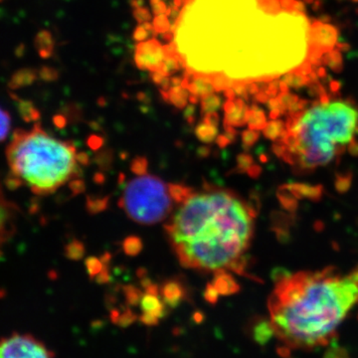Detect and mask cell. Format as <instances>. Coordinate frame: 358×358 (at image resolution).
I'll use <instances>...</instances> for the list:
<instances>
[{
  "mask_svg": "<svg viewBox=\"0 0 358 358\" xmlns=\"http://www.w3.org/2000/svg\"><path fill=\"white\" fill-rule=\"evenodd\" d=\"M317 74L319 78H322V79H324V78H327V70L324 69V67H320L319 69L317 70Z\"/></svg>",
  "mask_w": 358,
  "mask_h": 358,
  "instance_id": "obj_59",
  "label": "cell"
},
{
  "mask_svg": "<svg viewBox=\"0 0 358 358\" xmlns=\"http://www.w3.org/2000/svg\"><path fill=\"white\" fill-rule=\"evenodd\" d=\"M54 124H56V127H58L59 129L65 128L66 124H67V119L62 115H57L54 117Z\"/></svg>",
  "mask_w": 358,
  "mask_h": 358,
  "instance_id": "obj_46",
  "label": "cell"
},
{
  "mask_svg": "<svg viewBox=\"0 0 358 358\" xmlns=\"http://www.w3.org/2000/svg\"><path fill=\"white\" fill-rule=\"evenodd\" d=\"M76 154L72 143L53 138L39 124L29 131L16 129L6 148L9 183L37 195L51 194L75 178Z\"/></svg>",
  "mask_w": 358,
  "mask_h": 358,
  "instance_id": "obj_5",
  "label": "cell"
},
{
  "mask_svg": "<svg viewBox=\"0 0 358 358\" xmlns=\"http://www.w3.org/2000/svg\"><path fill=\"white\" fill-rule=\"evenodd\" d=\"M338 30L334 26L322 21H313L310 26V51L326 54L336 48L338 43Z\"/></svg>",
  "mask_w": 358,
  "mask_h": 358,
  "instance_id": "obj_9",
  "label": "cell"
},
{
  "mask_svg": "<svg viewBox=\"0 0 358 358\" xmlns=\"http://www.w3.org/2000/svg\"><path fill=\"white\" fill-rule=\"evenodd\" d=\"M350 45L346 43H336V49L338 51H348L350 50Z\"/></svg>",
  "mask_w": 358,
  "mask_h": 358,
  "instance_id": "obj_56",
  "label": "cell"
},
{
  "mask_svg": "<svg viewBox=\"0 0 358 358\" xmlns=\"http://www.w3.org/2000/svg\"><path fill=\"white\" fill-rule=\"evenodd\" d=\"M294 1H296V0H280L281 8L282 10L292 13V11H294Z\"/></svg>",
  "mask_w": 358,
  "mask_h": 358,
  "instance_id": "obj_44",
  "label": "cell"
},
{
  "mask_svg": "<svg viewBox=\"0 0 358 358\" xmlns=\"http://www.w3.org/2000/svg\"><path fill=\"white\" fill-rule=\"evenodd\" d=\"M86 253L85 245L79 240H73L69 244L66 245L65 256L73 261H79L83 259Z\"/></svg>",
  "mask_w": 358,
  "mask_h": 358,
  "instance_id": "obj_25",
  "label": "cell"
},
{
  "mask_svg": "<svg viewBox=\"0 0 358 358\" xmlns=\"http://www.w3.org/2000/svg\"><path fill=\"white\" fill-rule=\"evenodd\" d=\"M195 136L201 143H212L215 138H217L218 128L210 126L206 122H201L199 126L195 128Z\"/></svg>",
  "mask_w": 358,
  "mask_h": 358,
  "instance_id": "obj_20",
  "label": "cell"
},
{
  "mask_svg": "<svg viewBox=\"0 0 358 358\" xmlns=\"http://www.w3.org/2000/svg\"><path fill=\"white\" fill-rule=\"evenodd\" d=\"M89 148H91L94 152H96V150H100L101 148L103 145V138L102 136H96V134H92V136H89L88 141Z\"/></svg>",
  "mask_w": 358,
  "mask_h": 358,
  "instance_id": "obj_38",
  "label": "cell"
},
{
  "mask_svg": "<svg viewBox=\"0 0 358 358\" xmlns=\"http://www.w3.org/2000/svg\"><path fill=\"white\" fill-rule=\"evenodd\" d=\"M152 25H154L155 33H162V34L169 31L171 28V21L166 14L155 16L152 21Z\"/></svg>",
  "mask_w": 358,
  "mask_h": 358,
  "instance_id": "obj_32",
  "label": "cell"
},
{
  "mask_svg": "<svg viewBox=\"0 0 358 358\" xmlns=\"http://www.w3.org/2000/svg\"><path fill=\"white\" fill-rule=\"evenodd\" d=\"M157 34L155 31L154 25L150 24V22L143 23L138 24V27L134 29L133 38L134 41L143 42L152 38V35Z\"/></svg>",
  "mask_w": 358,
  "mask_h": 358,
  "instance_id": "obj_26",
  "label": "cell"
},
{
  "mask_svg": "<svg viewBox=\"0 0 358 358\" xmlns=\"http://www.w3.org/2000/svg\"><path fill=\"white\" fill-rule=\"evenodd\" d=\"M152 284V280L150 279V278L145 277L143 278V279H141V286L143 287V288L147 289L148 287H150V285Z\"/></svg>",
  "mask_w": 358,
  "mask_h": 358,
  "instance_id": "obj_54",
  "label": "cell"
},
{
  "mask_svg": "<svg viewBox=\"0 0 358 358\" xmlns=\"http://www.w3.org/2000/svg\"><path fill=\"white\" fill-rule=\"evenodd\" d=\"M303 1L307 2V3H313V0H303Z\"/></svg>",
  "mask_w": 358,
  "mask_h": 358,
  "instance_id": "obj_61",
  "label": "cell"
},
{
  "mask_svg": "<svg viewBox=\"0 0 358 358\" xmlns=\"http://www.w3.org/2000/svg\"><path fill=\"white\" fill-rule=\"evenodd\" d=\"M35 48L43 59L50 58L53 54L54 48H55V42H54L53 36L50 32L47 30H42L36 35L34 41Z\"/></svg>",
  "mask_w": 358,
  "mask_h": 358,
  "instance_id": "obj_17",
  "label": "cell"
},
{
  "mask_svg": "<svg viewBox=\"0 0 358 358\" xmlns=\"http://www.w3.org/2000/svg\"><path fill=\"white\" fill-rule=\"evenodd\" d=\"M129 3H131L133 9L138 8V7L143 6V0H131Z\"/></svg>",
  "mask_w": 358,
  "mask_h": 358,
  "instance_id": "obj_58",
  "label": "cell"
},
{
  "mask_svg": "<svg viewBox=\"0 0 358 358\" xmlns=\"http://www.w3.org/2000/svg\"><path fill=\"white\" fill-rule=\"evenodd\" d=\"M39 76L46 82H53L58 80V71L51 67H43L39 72Z\"/></svg>",
  "mask_w": 358,
  "mask_h": 358,
  "instance_id": "obj_35",
  "label": "cell"
},
{
  "mask_svg": "<svg viewBox=\"0 0 358 358\" xmlns=\"http://www.w3.org/2000/svg\"><path fill=\"white\" fill-rule=\"evenodd\" d=\"M257 136H258V134L254 133V131H244L243 136H242V138H243L245 145H251V143H253V141H255Z\"/></svg>",
  "mask_w": 358,
  "mask_h": 358,
  "instance_id": "obj_43",
  "label": "cell"
},
{
  "mask_svg": "<svg viewBox=\"0 0 358 358\" xmlns=\"http://www.w3.org/2000/svg\"><path fill=\"white\" fill-rule=\"evenodd\" d=\"M195 113H196V108L193 103L186 106L185 110H183V117L186 122L189 124H193L195 122Z\"/></svg>",
  "mask_w": 358,
  "mask_h": 358,
  "instance_id": "obj_40",
  "label": "cell"
},
{
  "mask_svg": "<svg viewBox=\"0 0 358 358\" xmlns=\"http://www.w3.org/2000/svg\"><path fill=\"white\" fill-rule=\"evenodd\" d=\"M202 122H206V124H210V126L218 128L219 122H220V117H219L217 112L207 113V114L203 115V120H202Z\"/></svg>",
  "mask_w": 358,
  "mask_h": 358,
  "instance_id": "obj_41",
  "label": "cell"
},
{
  "mask_svg": "<svg viewBox=\"0 0 358 358\" xmlns=\"http://www.w3.org/2000/svg\"><path fill=\"white\" fill-rule=\"evenodd\" d=\"M133 15L134 20L138 24H143V23L150 22L152 20V13L150 9L145 6L138 7V8H134Z\"/></svg>",
  "mask_w": 358,
  "mask_h": 358,
  "instance_id": "obj_33",
  "label": "cell"
},
{
  "mask_svg": "<svg viewBox=\"0 0 358 358\" xmlns=\"http://www.w3.org/2000/svg\"><path fill=\"white\" fill-rule=\"evenodd\" d=\"M294 11H296V13H305V3H303V1H301V0H296V1H294Z\"/></svg>",
  "mask_w": 358,
  "mask_h": 358,
  "instance_id": "obj_48",
  "label": "cell"
},
{
  "mask_svg": "<svg viewBox=\"0 0 358 358\" xmlns=\"http://www.w3.org/2000/svg\"><path fill=\"white\" fill-rule=\"evenodd\" d=\"M230 141V138L226 134H220L216 138V143H217L219 148H223L229 145Z\"/></svg>",
  "mask_w": 358,
  "mask_h": 358,
  "instance_id": "obj_45",
  "label": "cell"
},
{
  "mask_svg": "<svg viewBox=\"0 0 358 358\" xmlns=\"http://www.w3.org/2000/svg\"><path fill=\"white\" fill-rule=\"evenodd\" d=\"M122 292H124L127 303L131 306H136L138 303H141V298H143V296L140 289L131 286V285L124 286V288H122Z\"/></svg>",
  "mask_w": 358,
  "mask_h": 358,
  "instance_id": "obj_29",
  "label": "cell"
},
{
  "mask_svg": "<svg viewBox=\"0 0 358 358\" xmlns=\"http://www.w3.org/2000/svg\"><path fill=\"white\" fill-rule=\"evenodd\" d=\"M213 285L220 294H233L239 289L232 275L228 274L226 270H217L214 272Z\"/></svg>",
  "mask_w": 358,
  "mask_h": 358,
  "instance_id": "obj_14",
  "label": "cell"
},
{
  "mask_svg": "<svg viewBox=\"0 0 358 358\" xmlns=\"http://www.w3.org/2000/svg\"><path fill=\"white\" fill-rule=\"evenodd\" d=\"M160 292L159 287L157 285L152 284L150 287L145 289V293L155 294V296H159Z\"/></svg>",
  "mask_w": 358,
  "mask_h": 358,
  "instance_id": "obj_49",
  "label": "cell"
},
{
  "mask_svg": "<svg viewBox=\"0 0 358 358\" xmlns=\"http://www.w3.org/2000/svg\"><path fill=\"white\" fill-rule=\"evenodd\" d=\"M341 84L339 83V82L336 81V80H333V81H331V83H329V88H331L333 93H336V92L341 89Z\"/></svg>",
  "mask_w": 358,
  "mask_h": 358,
  "instance_id": "obj_53",
  "label": "cell"
},
{
  "mask_svg": "<svg viewBox=\"0 0 358 358\" xmlns=\"http://www.w3.org/2000/svg\"><path fill=\"white\" fill-rule=\"evenodd\" d=\"M289 85L286 83V82L280 81V94L281 93H288L289 92Z\"/></svg>",
  "mask_w": 358,
  "mask_h": 358,
  "instance_id": "obj_55",
  "label": "cell"
},
{
  "mask_svg": "<svg viewBox=\"0 0 358 358\" xmlns=\"http://www.w3.org/2000/svg\"><path fill=\"white\" fill-rule=\"evenodd\" d=\"M235 108L231 112L225 114L223 124L233 127H242L247 122V112L248 106L245 103L243 99H235Z\"/></svg>",
  "mask_w": 358,
  "mask_h": 358,
  "instance_id": "obj_13",
  "label": "cell"
},
{
  "mask_svg": "<svg viewBox=\"0 0 358 358\" xmlns=\"http://www.w3.org/2000/svg\"><path fill=\"white\" fill-rule=\"evenodd\" d=\"M211 154V150L206 145H203V147H200L199 150H197V155L200 159H206L207 157H209V155Z\"/></svg>",
  "mask_w": 358,
  "mask_h": 358,
  "instance_id": "obj_47",
  "label": "cell"
},
{
  "mask_svg": "<svg viewBox=\"0 0 358 358\" xmlns=\"http://www.w3.org/2000/svg\"><path fill=\"white\" fill-rule=\"evenodd\" d=\"M68 185H69L70 190L72 192L74 196L82 194V193L86 192V185H85L84 180H82V179H72Z\"/></svg>",
  "mask_w": 358,
  "mask_h": 358,
  "instance_id": "obj_36",
  "label": "cell"
},
{
  "mask_svg": "<svg viewBox=\"0 0 358 358\" xmlns=\"http://www.w3.org/2000/svg\"><path fill=\"white\" fill-rule=\"evenodd\" d=\"M113 162H114V154L110 150H103V152H99L95 157L96 166L105 171H109L112 167Z\"/></svg>",
  "mask_w": 358,
  "mask_h": 358,
  "instance_id": "obj_28",
  "label": "cell"
},
{
  "mask_svg": "<svg viewBox=\"0 0 358 358\" xmlns=\"http://www.w3.org/2000/svg\"><path fill=\"white\" fill-rule=\"evenodd\" d=\"M160 292L164 303L171 308L178 307L185 296V287L178 280H169L164 282Z\"/></svg>",
  "mask_w": 358,
  "mask_h": 358,
  "instance_id": "obj_11",
  "label": "cell"
},
{
  "mask_svg": "<svg viewBox=\"0 0 358 358\" xmlns=\"http://www.w3.org/2000/svg\"><path fill=\"white\" fill-rule=\"evenodd\" d=\"M358 303V266L348 273L303 271L278 281L268 299V329L285 348L327 345Z\"/></svg>",
  "mask_w": 358,
  "mask_h": 358,
  "instance_id": "obj_2",
  "label": "cell"
},
{
  "mask_svg": "<svg viewBox=\"0 0 358 358\" xmlns=\"http://www.w3.org/2000/svg\"><path fill=\"white\" fill-rule=\"evenodd\" d=\"M322 62L329 66L334 72L339 73L343 70V56L341 51L333 49V50L327 52L322 56Z\"/></svg>",
  "mask_w": 358,
  "mask_h": 358,
  "instance_id": "obj_23",
  "label": "cell"
},
{
  "mask_svg": "<svg viewBox=\"0 0 358 358\" xmlns=\"http://www.w3.org/2000/svg\"><path fill=\"white\" fill-rule=\"evenodd\" d=\"M53 353L32 334L14 333L0 338V358H53Z\"/></svg>",
  "mask_w": 358,
  "mask_h": 358,
  "instance_id": "obj_7",
  "label": "cell"
},
{
  "mask_svg": "<svg viewBox=\"0 0 358 358\" xmlns=\"http://www.w3.org/2000/svg\"><path fill=\"white\" fill-rule=\"evenodd\" d=\"M150 6H152V13L155 16L160 15V14H166L169 17L171 8L166 6L164 0H150Z\"/></svg>",
  "mask_w": 358,
  "mask_h": 358,
  "instance_id": "obj_34",
  "label": "cell"
},
{
  "mask_svg": "<svg viewBox=\"0 0 358 358\" xmlns=\"http://www.w3.org/2000/svg\"><path fill=\"white\" fill-rule=\"evenodd\" d=\"M112 258L113 257L110 255L109 252H106V253L103 254L100 259L105 267H109L110 263L112 262Z\"/></svg>",
  "mask_w": 358,
  "mask_h": 358,
  "instance_id": "obj_51",
  "label": "cell"
},
{
  "mask_svg": "<svg viewBox=\"0 0 358 358\" xmlns=\"http://www.w3.org/2000/svg\"><path fill=\"white\" fill-rule=\"evenodd\" d=\"M218 292L213 284H207L204 292L205 300L210 303H215L218 300Z\"/></svg>",
  "mask_w": 358,
  "mask_h": 358,
  "instance_id": "obj_37",
  "label": "cell"
},
{
  "mask_svg": "<svg viewBox=\"0 0 358 358\" xmlns=\"http://www.w3.org/2000/svg\"><path fill=\"white\" fill-rule=\"evenodd\" d=\"M94 181L96 185H103L106 181V176L103 173H96L95 176H94Z\"/></svg>",
  "mask_w": 358,
  "mask_h": 358,
  "instance_id": "obj_52",
  "label": "cell"
},
{
  "mask_svg": "<svg viewBox=\"0 0 358 358\" xmlns=\"http://www.w3.org/2000/svg\"><path fill=\"white\" fill-rule=\"evenodd\" d=\"M11 128V117L6 110L0 108V141L6 140Z\"/></svg>",
  "mask_w": 358,
  "mask_h": 358,
  "instance_id": "obj_30",
  "label": "cell"
},
{
  "mask_svg": "<svg viewBox=\"0 0 358 358\" xmlns=\"http://www.w3.org/2000/svg\"><path fill=\"white\" fill-rule=\"evenodd\" d=\"M136 275H138V279H143V278L148 277V271L145 268H140L136 271Z\"/></svg>",
  "mask_w": 358,
  "mask_h": 358,
  "instance_id": "obj_57",
  "label": "cell"
},
{
  "mask_svg": "<svg viewBox=\"0 0 358 358\" xmlns=\"http://www.w3.org/2000/svg\"><path fill=\"white\" fill-rule=\"evenodd\" d=\"M110 196L93 197L88 196L86 200L87 211L90 215H96L105 211L109 207Z\"/></svg>",
  "mask_w": 358,
  "mask_h": 358,
  "instance_id": "obj_21",
  "label": "cell"
},
{
  "mask_svg": "<svg viewBox=\"0 0 358 358\" xmlns=\"http://www.w3.org/2000/svg\"><path fill=\"white\" fill-rule=\"evenodd\" d=\"M358 110L336 101L315 103L292 113L282 136V150L293 166L312 171L331 164L355 141Z\"/></svg>",
  "mask_w": 358,
  "mask_h": 358,
  "instance_id": "obj_4",
  "label": "cell"
},
{
  "mask_svg": "<svg viewBox=\"0 0 358 358\" xmlns=\"http://www.w3.org/2000/svg\"><path fill=\"white\" fill-rule=\"evenodd\" d=\"M167 188H169V193L171 199L176 201V203H185L186 200L189 199L194 194L192 187H188L185 185H179V183H169Z\"/></svg>",
  "mask_w": 358,
  "mask_h": 358,
  "instance_id": "obj_18",
  "label": "cell"
},
{
  "mask_svg": "<svg viewBox=\"0 0 358 358\" xmlns=\"http://www.w3.org/2000/svg\"><path fill=\"white\" fill-rule=\"evenodd\" d=\"M353 1H355V2H358V0H353Z\"/></svg>",
  "mask_w": 358,
  "mask_h": 358,
  "instance_id": "obj_62",
  "label": "cell"
},
{
  "mask_svg": "<svg viewBox=\"0 0 358 358\" xmlns=\"http://www.w3.org/2000/svg\"><path fill=\"white\" fill-rule=\"evenodd\" d=\"M205 187L206 192L194 193L164 225L169 241L183 267L242 272L255 211L236 193Z\"/></svg>",
  "mask_w": 358,
  "mask_h": 358,
  "instance_id": "obj_3",
  "label": "cell"
},
{
  "mask_svg": "<svg viewBox=\"0 0 358 358\" xmlns=\"http://www.w3.org/2000/svg\"><path fill=\"white\" fill-rule=\"evenodd\" d=\"M117 204L129 218L145 225L162 222L173 210L167 186L162 179L147 174L127 185Z\"/></svg>",
  "mask_w": 358,
  "mask_h": 358,
  "instance_id": "obj_6",
  "label": "cell"
},
{
  "mask_svg": "<svg viewBox=\"0 0 358 358\" xmlns=\"http://www.w3.org/2000/svg\"><path fill=\"white\" fill-rule=\"evenodd\" d=\"M164 59V46H162L159 40L150 38L136 45L134 61L138 69L150 72H162Z\"/></svg>",
  "mask_w": 358,
  "mask_h": 358,
  "instance_id": "obj_8",
  "label": "cell"
},
{
  "mask_svg": "<svg viewBox=\"0 0 358 358\" xmlns=\"http://www.w3.org/2000/svg\"><path fill=\"white\" fill-rule=\"evenodd\" d=\"M85 266H86L87 272H88L91 280L95 279L96 275L100 274L101 271L105 267L101 259L94 256L88 257L85 260Z\"/></svg>",
  "mask_w": 358,
  "mask_h": 358,
  "instance_id": "obj_27",
  "label": "cell"
},
{
  "mask_svg": "<svg viewBox=\"0 0 358 358\" xmlns=\"http://www.w3.org/2000/svg\"><path fill=\"white\" fill-rule=\"evenodd\" d=\"M124 179H126V176H124V173H121V174H120V176H119V182H120V183H122V182H124Z\"/></svg>",
  "mask_w": 358,
  "mask_h": 358,
  "instance_id": "obj_60",
  "label": "cell"
},
{
  "mask_svg": "<svg viewBox=\"0 0 358 358\" xmlns=\"http://www.w3.org/2000/svg\"><path fill=\"white\" fill-rule=\"evenodd\" d=\"M222 106V99L216 94H210V95L204 96L200 100V109H201L202 115L207 113L217 112Z\"/></svg>",
  "mask_w": 358,
  "mask_h": 358,
  "instance_id": "obj_22",
  "label": "cell"
},
{
  "mask_svg": "<svg viewBox=\"0 0 358 358\" xmlns=\"http://www.w3.org/2000/svg\"><path fill=\"white\" fill-rule=\"evenodd\" d=\"M76 160L78 164H81L82 166H87L91 164L89 155L85 152H80L76 154Z\"/></svg>",
  "mask_w": 358,
  "mask_h": 358,
  "instance_id": "obj_42",
  "label": "cell"
},
{
  "mask_svg": "<svg viewBox=\"0 0 358 358\" xmlns=\"http://www.w3.org/2000/svg\"><path fill=\"white\" fill-rule=\"evenodd\" d=\"M38 76L39 73L36 70L30 69V68L17 71L11 77L10 82H9V88L13 90L25 88V87L34 83Z\"/></svg>",
  "mask_w": 358,
  "mask_h": 358,
  "instance_id": "obj_15",
  "label": "cell"
},
{
  "mask_svg": "<svg viewBox=\"0 0 358 358\" xmlns=\"http://www.w3.org/2000/svg\"><path fill=\"white\" fill-rule=\"evenodd\" d=\"M95 281L99 285L108 284L112 281V275H110L109 267H103L100 274L96 275Z\"/></svg>",
  "mask_w": 358,
  "mask_h": 358,
  "instance_id": "obj_39",
  "label": "cell"
},
{
  "mask_svg": "<svg viewBox=\"0 0 358 358\" xmlns=\"http://www.w3.org/2000/svg\"><path fill=\"white\" fill-rule=\"evenodd\" d=\"M310 26L303 13H268L258 0H186L171 31L185 72L220 75L234 86L268 83L300 67Z\"/></svg>",
  "mask_w": 358,
  "mask_h": 358,
  "instance_id": "obj_1",
  "label": "cell"
},
{
  "mask_svg": "<svg viewBox=\"0 0 358 358\" xmlns=\"http://www.w3.org/2000/svg\"><path fill=\"white\" fill-rule=\"evenodd\" d=\"M148 169V160L145 157H136L131 164V173L136 176H145Z\"/></svg>",
  "mask_w": 358,
  "mask_h": 358,
  "instance_id": "obj_31",
  "label": "cell"
},
{
  "mask_svg": "<svg viewBox=\"0 0 358 358\" xmlns=\"http://www.w3.org/2000/svg\"><path fill=\"white\" fill-rule=\"evenodd\" d=\"M143 243L140 237L129 236L122 241V250L124 254L131 257L138 256L143 251Z\"/></svg>",
  "mask_w": 358,
  "mask_h": 358,
  "instance_id": "obj_24",
  "label": "cell"
},
{
  "mask_svg": "<svg viewBox=\"0 0 358 358\" xmlns=\"http://www.w3.org/2000/svg\"><path fill=\"white\" fill-rule=\"evenodd\" d=\"M15 102L17 103L18 110H20V115H22L23 119L26 122L38 121L40 119V112L35 108L33 103L29 101L21 100L17 96H14Z\"/></svg>",
  "mask_w": 358,
  "mask_h": 358,
  "instance_id": "obj_19",
  "label": "cell"
},
{
  "mask_svg": "<svg viewBox=\"0 0 358 358\" xmlns=\"http://www.w3.org/2000/svg\"><path fill=\"white\" fill-rule=\"evenodd\" d=\"M15 220V206L6 200L0 186V248L13 234Z\"/></svg>",
  "mask_w": 358,
  "mask_h": 358,
  "instance_id": "obj_10",
  "label": "cell"
},
{
  "mask_svg": "<svg viewBox=\"0 0 358 358\" xmlns=\"http://www.w3.org/2000/svg\"><path fill=\"white\" fill-rule=\"evenodd\" d=\"M141 308L143 313L154 315V317H164L166 313V308L164 303L159 301V296L145 293L143 294L141 300Z\"/></svg>",
  "mask_w": 358,
  "mask_h": 358,
  "instance_id": "obj_16",
  "label": "cell"
},
{
  "mask_svg": "<svg viewBox=\"0 0 358 358\" xmlns=\"http://www.w3.org/2000/svg\"><path fill=\"white\" fill-rule=\"evenodd\" d=\"M256 100L258 101V102L260 103H268V96L267 94H266V92L260 91L258 94L255 96Z\"/></svg>",
  "mask_w": 358,
  "mask_h": 358,
  "instance_id": "obj_50",
  "label": "cell"
},
{
  "mask_svg": "<svg viewBox=\"0 0 358 358\" xmlns=\"http://www.w3.org/2000/svg\"><path fill=\"white\" fill-rule=\"evenodd\" d=\"M160 93H162V98L166 103H171L179 110H183L187 106L190 95L188 90L183 88L181 85L180 86L171 87L169 91L160 90Z\"/></svg>",
  "mask_w": 358,
  "mask_h": 358,
  "instance_id": "obj_12",
  "label": "cell"
}]
</instances>
